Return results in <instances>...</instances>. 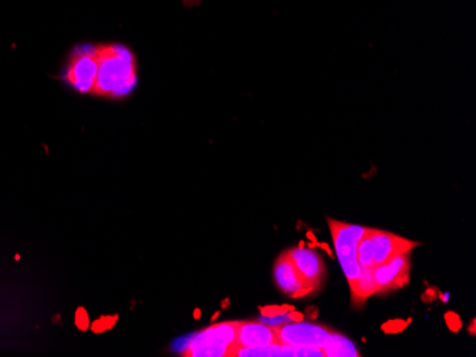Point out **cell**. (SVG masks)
<instances>
[{
    "instance_id": "cell-14",
    "label": "cell",
    "mask_w": 476,
    "mask_h": 357,
    "mask_svg": "<svg viewBox=\"0 0 476 357\" xmlns=\"http://www.w3.org/2000/svg\"><path fill=\"white\" fill-rule=\"evenodd\" d=\"M294 311L293 306H274V308H264L262 309V315L267 316V317H274V316H280V315H287L288 312Z\"/></svg>"
},
{
    "instance_id": "cell-8",
    "label": "cell",
    "mask_w": 476,
    "mask_h": 357,
    "mask_svg": "<svg viewBox=\"0 0 476 357\" xmlns=\"http://www.w3.org/2000/svg\"><path fill=\"white\" fill-rule=\"evenodd\" d=\"M369 236H371V241L374 245L375 265L385 263L395 255L409 254L412 248L418 246L416 242H411L408 239L400 238L393 234L384 232L380 229H369Z\"/></svg>"
},
{
    "instance_id": "cell-6",
    "label": "cell",
    "mask_w": 476,
    "mask_h": 357,
    "mask_svg": "<svg viewBox=\"0 0 476 357\" xmlns=\"http://www.w3.org/2000/svg\"><path fill=\"white\" fill-rule=\"evenodd\" d=\"M373 279L377 293H385L392 289L402 288L409 281V254L392 256L373 269Z\"/></svg>"
},
{
    "instance_id": "cell-13",
    "label": "cell",
    "mask_w": 476,
    "mask_h": 357,
    "mask_svg": "<svg viewBox=\"0 0 476 357\" xmlns=\"http://www.w3.org/2000/svg\"><path fill=\"white\" fill-rule=\"evenodd\" d=\"M357 256H358V263L361 269H368L373 270L375 268V261H374V245L369 236V228L366 229L365 235L361 238L358 242L357 248Z\"/></svg>"
},
{
    "instance_id": "cell-17",
    "label": "cell",
    "mask_w": 476,
    "mask_h": 357,
    "mask_svg": "<svg viewBox=\"0 0 476 357\" xmlns=\"http://www.w3.org/2000/svg\"><path fill=\"white\" fill-rule=\"evenodd\" d=\"M76 320H77V322H76V323H77V326L80 327L82 331H86V329L89 327V317H87V315H86L85 309H78V311H77Z\"/></svg>"
},
{
    "instance_id": "cell-11",
    "label": "cell",
    "mask_w": 476,
    "mask_h": 357,
    "mask_svg": "<svg viewBox=\"0 0 476 357\" xmlns=\"http://www.w3.org/2000/svg\"><path fill=\"white\" fill-rule=\"evenodd\" d=\"M325 356L330 357H357L359 356L352 342H350L347 338H343L337 333H331L330 339L323 347Z\"/></svg>"
},
{
    "instance_id": "cell-7",
    "label": "cell",
    "mask_w": 476,
    "mask_h": 357,
    "mask_svg": "<svg viewBox=\"0 0 476 357\" xmlns=\"http://www.w3.org/2000/svg\"><path fill=\"white\" fill-rule=\"evenodd\" d=\"M274 278L278 288L293 297H300L312 290V288L301 278L293 259L289 258L288 252L282 254L274 266Z\"/></svg>"
},
{
    "instance_id": "cell-3",
    "label": "cell",
    "mask_w": 476,
    "mask_h": 357,
    "mask_svg": "<svg viewBox=\"0 0 476 357\" xmlns=\"http://www.w3.org/2000/svg\"><path fill=\"white\" fill-rule=\"evenodd\" d=\"M328 224L331 228L335 251L341 262V268L343 273H346L350 285H352L358 279L362 270L357 256L358 242L365 235L368 228L338 223L334 221V219H328Z\"/></svg>"
},
{
    "instance_id": "cell-5",
    "label": "cell",
    "mask_w": 476,
    "mask_h": 357,
    "mask_svg": "<svg viewBox=\"0 0 476 357\" xmlns=\"http://www.w3.org/2000/svg\"><path fill=\"white\" fill-rule=\"evenodd\" d=\"M275 333L282 346L324 347L332 332L312 323H291L275 326Z\"/></svg>"
},
{
    "instance_id": "cell-15",
    "label": "cell",
    "mask_w": 476,
    "mask_h": 357,
    "mask_svg": "<svg viewBox=\"0 0 476 357\" xmlns=\"http://www.w3.org/2000/svg\"><path fill=\"white\" fill-rule=\"evenodd\" d=\"M114 322H116L114 317H104V319L97 320V322L93 324V329H94L96 332H103V331H105V329H109Z\"/></svg>"
},
{
    "instance_id": "cell-4",
    "label": "cell",
    "mask_w": 476,
    "mask_h": 357,
    "mask_svg": "<svg viewBox=\"0 0 476 357\" xmlns=\"http://www.w3.org/2000/svg\"><path fill=\"white\" fill-rule=\"evenodd\" d=\"M97 70L94 46L78 47L69 58L63 71V80L78 93H92Z\"/></svg>"
},
{
    "instance_id": "cell-1",
    "label": "cell",
    "mask_w": 476,
    "mask_h": 357,
    "mask_svg": "<svg viewBox=\"0 0 476 357\" xmlns=\"http://www.w3.org/2000/svg\"><path fill=\"white\" fill-rule=\"evenodd\" d=\"M97 70L92 93L108 97H121L137 83L136 62L131 51L123 46L94 47Z\"/></svg>"
},
{
    "instance_id": "cell-18",
    "label": "cell",
    "mask_w": 476,
    "mask_h": 357,
    "mask_svg": "<svg viewBox=\"0 0 476 357\" xmlns=\"http://www.w3.org/2000/svg\"><path fill=\"white\" fill-rule=\"evenodd\" d=\"M445 319H446V322H448L449 327H451L454 332H458V331H459V327H461V320H459V317H458L455 313H446Z\"/></svg>"
},
{
    "instance_id": "cell-2",
    "label": "cell",
    "mask_w": 476,
    "mask_h": 357,
    "mask_svg": "<svg viewBox=\"0 0 476 357\" xmlns=\"http://www.w3.org/2000/svg\"><path fill=\"white\" fill-rule=\"evenodd\" d=\"M238 322H224L200 332L182 351L187 357H223L234 356Z\"/></svg>"
},
{
    "instance_id": "cell-10",
    "label": "cell",
    "mask_w": 476,
    "mask_h": 357,
    "mask_svg": "<svg viewBox=\"0 0 476 357\" xmlns=\"http://www.w3.org/2000/svg\"><path fill=\"white\" fill-rule=\"evenodd\" d=\"M289 258L293 259L301 278L312 288H318L324 278L325 268L323 258L312 250H304L303 246L288 251Z\"/></svg>"
},
{
    "instance_id": "cell-12",
    "label": "cell",
    "mask_w": 476,
    "mask_h": 357,
    "mask_svg": "<svg viewBox=\"0 0 476 357\" xmlns=\"http://www.w3.org/2000/svg\"><path fill=\"white\" fill-rule=\"evenodd\" d=\"M350 286H351L352 300L355 305H359L361 302H364L366 297L377 293L375 284L373 279V270H368V269H362L358 279Z\"/></svg>"
},
{
    "instance_id": "cell-16",
    "label": "cell",
    "mask_w": 476,
    "mask_h": 357,
    "mask_svg": "<svg viewBox=\"0 0 476 357\" xmlns=\"http://www.w3.org/2000/svg\"><path fill=\"white\" fill-rule=\"evenodd\" d=\"M405 326H407L405 322H401V320H391V322H388L386 324H384L382 327L385 329V331L395 333V332H401Z\"/></svg>"
},
{
    "instance_id": "cell-9",
    "label": "cell",
    "mask_w": 476,
    "mask_h": 357,
    "mask_svg": "<svg viewBox=\"0 0 476 357\" xmlns=\"http://www.w3.org/2000/svg\"><path fill=\"white\" fill-rule=\"evenodd\" d=\"M235 345L238 347H262L269 345H280L275 327L262 322H238Z\"/></svg>"
}]
</instances>
